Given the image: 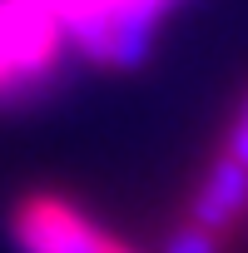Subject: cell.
I'll list each match as a JSON object with an SVG mask.
<instances>
[{
	"instance_id": "1",
	"label": "cell",
	"mask_w": 248,
	"mask_h": 253,
	"mask_svg": "<svg viewBox=\"0 0 248 253\" xmlns=\"http://www.w3.org/2000/svg\"><path fill=\"white\" fill-rule=\"evenodd\" d=\"M60 20L45 0H0V94L55 65Z\"/></svg>"
},
{
	"instance_id": "2",
	"label": "cell",
	"mask_w": 248,
	"mask_h": 253,
	"mask_svg": "<svg viewBox=\"0 0 248 253\" xmlns=\"http://www.w3.org/2000/svg\"><path fill=\"white\" fill-rule=\"evenodd\" d=\"M15 243L25 253H109L114 238H104L84 213H75L55 194H30L15 204Z\"/></svg>"
},
{
	"instance_id": "3",
	"label": "cell",
	"mask_w": 248,
	"mask_h": 253,
	"mask_svg": "<svg viewBox=\"0 0 248 253\" xmlns=\"http://www.w3.org/2000/svg\"><path fill=\"white\" fill-rule=\"evenodd\" d=\"M243 209H248V169H243L233 154H218L213 169H208V179H204V189H199L194 204H189V223L223 233Z\"/></svg>"
},
{
	"instance_id": "4",
	"label": "cell",
	"mask_w": 248,
	"mask_h": 253,
	"mask_svg": "<svg viewBox=\"0 0 248 253\" xmlns=\"http://www.w3.org/2000/svg\"><path fill=\"white\" fill-rule=\"evenodd\" d=\"M164 253H218V233L213 228H199V223H179L174 228V238L164 243Z\"/></svg>"
},
{
	"instance_id": "5",
	"label": "cell",
	"mask_w": 248,
	"mask_h": 253,
	"mask_svg": "<svg viewBox=\"0 0 248 253\" xmlns=\"http://www.w3.org/2000/svg\"><path fill=\"white\" fill-rule=\"evenodd\" d=\"M223 154H233L243 169H248V99H243V114H238V124L228 129V149Z\"/></svg>"
},
{
	"instance_id": "6",
	"label": "cell",
	"mask_w": 248,
	"mask_h": 253,
	"mask_svg": "<svg viewBox=\"0 0 248 253\" xmlns=\"http://www.w3.org/2000/svg\"><path fill=\"white\" fill-rule=\"evenodd\" d=\"M109 253H129V248H119V243H114V248H109Z\"/></svg>"
}]
</instances>
